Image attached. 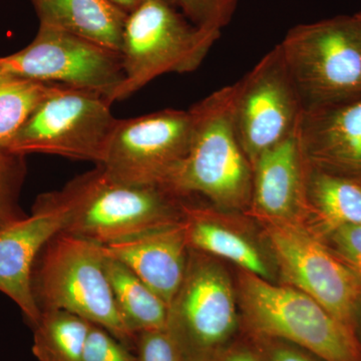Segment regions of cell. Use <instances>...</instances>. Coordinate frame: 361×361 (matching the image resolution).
<instances>
[{
	"mask_svg": "<svg viewBox=\"0 0 361 361\" xmlns=\"http://www.w3.org/2000/svg\"><path fill=\"white\" fill-rule=\"evenodd\" d=\"M45 195L66 212L61 232L102 246L184 220L182 196L165 187L116 179L101 166Z\"/></svg>",
	"mask_w": 361,
	"mask_h": 361,
	"instance_id": "obj_1",
	"label": "cell"
},
{
	"mask_svg": "<svg viewBox=\"0 0 361 361\" xmlns=\"http://www.w3.org/2000/svg\"><path fill=\"white\" fill-rule=\"evenodd\" d=\"M235 84L226 85L190 109L189 151L169 190L201 194L222 209L240 210L251 204L253 168L237 134Z\"/></svg>",
	"mask_w": 361,
	"mask_h": 361,
	"instance_id": "obj_2",
	"label": "cell"
},
{
	"mask_svg": "<svg viewBox=\"0 0 361 361\" xmlns=\"http://www.w3.org/2000/svg\"><path fill=\"white\" fill-rule=\"evenodd\" d=\"M103 246L59 232L33 265L32 290L40 312L66 310L108 330L134 351L135 336L116 307Z\"/></svg>",
	"mask_w": 361,
	"mask_h": 361,
	"instance_id": "obj_3",
	"label": "cell"
},
{
	"mask_svg": "<svg viewBox=\"0 0 361 361\" xmlns=\"http://www.w3.org/2000/svg\"><path fill=\"white\" fill-rule=\"evenodd\" d=\"M220 35L192 23L172 0H145L128 13L123 26V80L114 103L166 73H193Z\"/></svg>",
	"mask_w": 361,
	"mask_h": 361,
	"instance_id": "obj_4",
	"label": "cell"
},
{
	"mask_svg": "<svg viewBox=\"0 0 361 361\" xmlns=\"http://www.w3.org/2000/svg\"><path fill=\"white\" fill-rule=\"evenodd\" d=\"M304 111L361 97V14L303 23L279 44Z\"/></svg>",
	"mask_w": 361,
	"mask_h": 361,
	"instance_id": "obj_5",
	"label": "cell"
},
{
	"mask_svg": "<svg viewBox=\"0 0 361 361\" xmlns=\"http://www.w3.org/2000/svg\"><path fill=\"white\" fill-rule=\"evenodd\" d=\"M97 92L51 85L14 137L8 152L47 154L101 165L118 118Z\"/></svg>",
	"mask_w": 361,
	"mask_h": 361,
	"instance_id": "obj_6",
	"label": "cell"
},
{
	"mask_svg": "<svg viewBox=\"0 0 361 361\" xmlns=\"http://www.w3.org/2000/svg\"><path fill=\"white\" fill-rule=\"evenodd\" d=\"M240 297L249 322L259 331L299 344L326 361H360L348 325L302 291L244 272Z\"/></svg>",
	"mask_w": 361,
	"mask_h": 361,
	"instance_id": "obj_7",
	"label": "cell"
},
{
	"mask_svg": "<svg viewBox=\"0 0 361 361\" xmlns=\"http://www.w3.org/2000/svg\"><path fill=\"white\" fill-rule=\"evenodd\" d=\"M0 75L92 90L111 104L123 80L118 52L42 25L32 44L0 58Z\"/></svg>",
	"mask_w": 361,
	"mask_h": 361,
	"instance_id": "obj_8",
	"label": "cell"
},
{
	"mask_svg": "<svg viewBox=\"0 0 361 361\" xmlns=\"http://www.w3.org/2000/svg\"><path fill=\"white\" fill-rule=\"evenodd\" d=\"M234 120L252 167L268 149L298 130L302 99L279 44L235 82Z\"/></svg>",
	"mask_w": 361,
	"mask_h": 361,
	"instance_id": "obj_9",
	"label": "cell"
},
{
	"mask_svg": "<svg viewBox=\"0 0 361 361\" xmlns=\"http://www.w3.org/2000/svg\"><path fill=\"white\" fill-rule=\"evenodd\" d=\"M192 137L190 111L166 109L116 121L101 166L116 179L168 186L186 158Z\"/></svg>",
	"mask_w": 361,
	"mask_h": 361,
	"instance_id": "obj_10",
	"label": "cell"
},
{
	"mask_svg": "<svg viewBox=\"0 0 361 361\" xmlns=\"http://www.w3.org/2000/svg\"><path fill=\"white\" fill-rule=\"evenodd\" d=\"M237 322L229 278L205 253L190 248L186 275L169 306L167 330L184 361H199L228 338Z\"/></svg>",
	"mask_w": 361,
	"mask_h": 361,
	"instance_id": "obj_11",
	"label": "cell"
},
{
	"mask_svg": "<svg viewBox=\"0 0 361 361\" xmlns=\"http://www.w3.org/2000/svg\"><path fill=\"white\" fill-rule=\"evenodd\" d=\"M266 222L285 279L348 326L360 293L355 275L297 221Z\"/></svg>",
	"mask_w": 361,
	"mask_h": 361,
	"instance_id": "obj_12",
	"label": "cell"
},
{
	"mask_svg": "<svg viewBox=\"0 0 361 361\" xmlns=\"http://www.w3.org/2000/svg\"><path fill=\"white\" fill-rule=\"evenodd\" d=\"M66 223L65 211L42 194L32 215L0 230V292L20 307L32 329L40 317L32 290L33 265Z\"/></svg>",
	"mask_w": 361,
	"mask_h": 361,
	"instance_id": "obj_13",
	"label": "cell"
},
{
	"mask_svg": "<svg viewBox=\"0 0 361 361\" xmlns=\"http://www.w3.org/2000/svg\"><path fill=\"white\" fill-rule=\"evenodd\" d=\"M252 168L250 206L256 215L265 221H297L311 207L310 164L304 155L299 128L259 157Z\"/></svg>",
	"mask_w": 361,
	"mask_h": 361,
	"instance_id": "obj_14",
	"label": "cell"
},
{
	"mask_svg": "<svg viewBox=\"0 0 361 361\" xmlns=\"http://www.w3.org/2000/svg\"><path fill=\"white\" fill-rule=\"evenodd\" d=\"M299 135L311 168L361 183V97L304 111Z\"/></svg>",
	"mask_w": 361,
	"mask_h": 361,
	"instance_id": "obj_15",
	"label": "cell"
},
{
	"mask_svg": "<svg viewBox=\"0 0 361 361\" xmlns=\"http://www.w3.org/2000/svg\"><path fill=\"white\" fill-rule=\"evenodd\" d=\"M104 248L128 266L169 308L186 275L189 259L190 248L183 222L109 244Z\"/></svg>",
	"mask_w": 361,
	"mask_h": 361,
	"instance_id": "obj_16",
	"label": "cell"
},
{
	"mask_svg": "<svg viewBox=\"0 0 361 361\" xmlns=\"http://www.w3.org/2000/svg\"><path fill=\"white\" fill-rule=\"evenodd\" d=\"M32 1L39 25L63 30L120 54L128 13L109 0Z\"/></svg>",
	"mask_w": 361,
	"mask_h": 361,
	"instance_id": "obj_17",
	"label": "cell"
},
{
	"mask_svg": "<svg viewBox=\"0 0 361 361\" xmlns=\"http://www.w3.org/2000/svg\"><path fill=\"white\" fill-rule=\"evenodd\" d=\"M185 235L189 248L227 259L245 272L268 279L269 268L260 252L239 233L225 227L210 210L185 206Z\"/></svg>",
	"mask_w": 361,
	"mask_h": 361,
	"instance_id": "obj_18",
	"label": "cell"
},
{
	"mask_svg": "<svg viewBox=\"0 0 361 361\" xmlns=\"http://www.w3.org/2000/svg\"><path fill=\"white\" fill-rule=\"evenodd\" d=\"M104 248V246H103ZM104 267L116 307L130 331L167 329L168 305L128 266L104 250Z\"/></svg>",
	"mask_w": 361,
	"mask_h": 361,
	"instance_id": "obj_19",
	"label": "cell"
},
{
	"mask_svg": "<svg viewBox=\"0 0 361 361\" xmlns=\"http://www.w3.org/2000/svg\"><path fill=\"white\" fill-rule=\"evenodd\" d=\"M92 324L68 311H42L32 327L33 355L39 361H82Z\"/></svg>",
	"mask_w": 361,
	"mask_h": 361,
	"instance_id": "obj_20",
	"label": "cell"
},
{
	"mask_svg": "<svg viewBox=\"0 0 361 361\" xmlns=\"http://www.w3.org/2000/svg\"><path fill=\"white\" fill-rule=\"evenodd\" d=\"M307 188L311 207L332 231L361 225V183L310 166Z\"/></svg>",
	"mask_w": 361,
	"mask_h": 361,
	"instance_id": "obj_21",
	"label": "cell"
},
{
	"mask_svg": "<svg viewBox=\"0 0 361 361\" xmlns=\"http://www.w3.org/2000/svg\"><path fill=\"white\" fill-rule=\"evenodd\" d=\"M51 85L0 75V152H8L14 137Z\"/></svg>",
	"mask_w": 361,
	"mask_h": 361,
	"instance_id": "obj_22",
	"label": "cell"
},
{
	"mask_svg": "<svg viewBox=\"0 0 361 361\" xmlns=\"http://www.w3.org/2000/svg\"><path fill=\"white\" fill-rule=\"evenodd\" d=\"M25 157L0 152V230L26 217L20 197L26 175Z\"/></svg>",
	"mask_w": 361,
	"mask_h": 361,
	"instance_id": "obj_23",
	"label": "cell"
},
{
	"mask_svg": "<svg viewBox=\"0 0 361 361\" xmlns=\"http://www.w3.org/2000/svg\"><path fill=\"white\" fill-rule=\"evenodd\" d=\"M172 2L194 25L221 33L232 20L239 0H172Z\"/></svg>",
	"mask_w": 361,
	"mask_h": 361,
	"instance_id": "obj_24",
	"label": "cell"
},
{
	"mask_svg": "<svg viewBox=\"0 0 361 361\" xmlns=\"http://www.w3.org/2000/svg\"><path fill=\"white\" fill-rule=\"evenodd\" d=\"M82 361H137L132 349L108 330L92 324L85 342Z\"/></svg>",
	"mask_w": 361,
	"mask_h": 361,
	"instance_id": "obj_25",
	"label": "cell"
},
{
	"mask_svg": "<svg viewBox=\"0 0 361 361\" xmlns=\"http://www.w3.org/2000/svg\"><path fill=\"white\" fill-rule=\"evenodd\" d=\"M134 353L137 361H184L177 343L167 329L137 334Z\"/></svg>",
	"mask_w": 361,
	"mask_h": 361,
	"instance_id": "obj_26",
	"label": "cell"
},
{
	"mask_svg": "<svg viewBox=\"0 0 361 361\" xmlns=\"http://www.w3.org/2000/svg\"><path fill=\"white\" fill-rule=\"evenodd\" d=\"M332 240L344 263L361 284V225H346L332 231Z\"/></svg>",
	"mask_w": 361,
	"mask_h": 361,
	"instance_id": "obj_27",
	"label": "cell"
},
{
	"mask_svg": "<svg viewBox=\"0 0 361 361\" xmlns=\"http://www.w3.org/2000/svg\"><path fill=\"white\" fill-rule=\"evenodd\" d=\"M272 361H310L308 358L294 353V351L287 350V349H280L274 353Z\"/></svg>",
	"mask_w": 361,
	"mask_h": 361,
	"instance_id": "obj_28",
	"label": "cell"
},
{
	"mask_svg": "<svg viewBox=\"0 0 361 361\" xmlns=\"http://www.w3.org/2000/svg\"><path fill=\"white\" fill-rule=\"evenodd\" d=\"M111 4H115L118 8L122 9L125 13H129L134 11L135 7L142 4L145 0H109Z\"/></svg>",
	"mask_w": 361,
	"mask_h": 361,
	"instance_id": "obj_29",
	"label": "cell"
},
{
	"mask_svg": "<svg viewBox=\"0 0 361 361\" xmlns=\"http://www.w3.org/2000/svg\"><path fill=\"white\" fill-rule=\"evenodd\" d=\"M224 361V360H223ZM225 361H257L253 356L250 355H247V353H238V355H235L233 356H230L229 358H227Z\"/></svg>",
	"mask_w": 361,
	"mask_h": 361,
	"instance_id": "obj_30",
	"label": "cell"
},
{
	"mask_svg": "<svg viewBox=\"0 0 361 361\" xmlns=\"http://www.w3.org/2000/svg\"><path fill=\"white\" fill-rule=\"evenodd\" d=\"M360 14H361V11H360Z\"/></svg>",
	"mask_w": 361,
	"mask_h": 361,
	"instance_id": "obj_31",
	"label": "cell"
}]
</instances>
